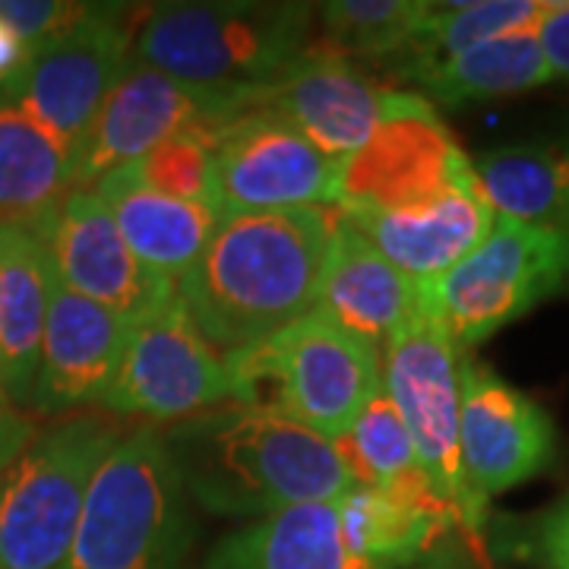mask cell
Listing matches in <instances>:
<instances>
[{
  "label": "cell",
  "mask_w": 569,
  "mask_h": 569,
  "mask_svg": "<svg viewBox=\"0 0 569 569\" xmlns=\"http://www.w3.org/2000/svg\"><path fill=\"white\" fill-rule=\"evenodd\" d=\"M200 569H387L351 545L339 497L272 512L222 538Z\"/></svg>",
  "instance_id": "7402d4cb"
},
{
  "label": "cell",
  "mask_w": 569,
  "mask_h": 569,
  "mask_svg": "<svg viewBox=\"0 0 569 569\" xmlns=\"http://www.w3.org/2000/svg\"><path fill=\"white\" fill-rule=\"evenodd\" d=\"M538 41H541L553 80L569 82V0L553 3V10L538 26Z\"/></svg>",
  "instance_id": "d6a6232c"
},
{
  "label": "cell",
  "mask_w": 569,
  "mask_h": 569,
  "mask_svg": "<svg viewBox=\"0 0 569 569\" xmlns=\"http://www.w3.org/2000/svg\"><path fill=\"white\" fill-rule=\"evenodd\" d=\"M471 181V159L437 108L415 92L392 89L370 140L342 162L339 209L399 212Z\"/></svg>",
  "instance_id": "8fae6325"
},
{
  "label": "cell",
  "mask_w": 569,
  "mask_h": 569,
  "mask_svg": "<svg viewBox=\"0 0 569 569\" xmlns=\"http://www.w3.org/2000/svg\"><path fill=\"white\" fill-rule=\"evenodd\" d=\"M73 187L77 152L0 99V224L29 228L44 238Z\"/></svg>",
  "instance_id": "603a6c76"
},
{
  "label": "cell",
  "mask_w": 569,
  "mask_h": 569,
  "mask_svg": "<svg viewBox=\"0 0 569 569\" xmlns=\"http://www.w3.org/2000/svg\"><path fill=\"white\" fill-rule=\"evenodd\" d=\"M545 82H553V73L541 51L538 29H529V32L490 39L466 54H456L418 73L408 86L433 108L437 104L462 108L488 99L519 96Z\"/></svg>",
  "instance_id": "d4e9b609"
},
{
  "label": "cell",
  "mask_w": 569,
  "mask_h": 569,
  "mask_svg": "<svg viewBox=\"0 0 569 569\" xmlns=\"http://www.w3.org/2000/svg\"><path fill=\"white\" fill-rule=\"evenodd\" d=\"M339 212H228L174 295L216 351L257 346L317 307Z\"/></svg>",
  "instance_id": "6da1fadb"
},
{
  "label": "cell",
  "mask_w": 569,
  "mask_h": 569,
  "mask_svg": "<svg viewBox=\"0 0 569 569\" xmlns=\"http://www.w3.org/2000/svg\"><path fill=\"white\" fill-rule=\"evenodd\" d=\"M224 367L238 402L269 408L329 443L383 392L380 348L351 336L320 310L257 346L224 355Z\"/></svg>",
  "instance_id": "277c9868"
},
{
  "label": "cell",
  "mask_w": 569,
  "mask_h": 569,
  "mask_svg": "<svg viewBox=\"0 0 569 569\" xmlns=\"http://www.w3.org/2000/svg\"><path fill=\"white\" fill-rule=\"evenodd\" d=\"M471 171L497 219L569 231V130L488 149L471 159Z\"/></svg>",
  "instance_id": "cb8c5ba5"
},
{
  "label": "cell",
  "mask_w": 569,
  "mask_h": 569,
  "mask_svg": "<svg viewBox=\"0 0 569 569\" xmlns=\"http://www.w3.org/2000/svg\"><path fill=\"white\" fill-rule=\"evenodd\" d=\"M123 425L80 415L39 430L0 481V569H61L82 503Z\"/></svg>",
  "instance_id": "8992f818"
},
{
  "label": "cell",
  "mask_w": 569,
  "mask_h": 569,
  "mask_svg": "<svg viewBox=\"0 0 569 569\" xmlns=\"http://www.w3.org/2000/svg\"><path fill=\"white\" fill-rule=\"evenodd\" d=\"M415 569H485V560L468 548V545H440L427 560H421Z\"/></svg>",
  "instance_id": "e575fe53"
},
{
  "label": "cell",
  "mask_w": 569,
  "mask_h": 569,
  "mask_svg": "<svg viewBox=\"0 0 569 569\" xmlns=\"http://www.w3.org/2000/svg\"><path fill=\"white\" fill-rule=\"evenodd\" d=\"M313 310L373 348H383L396 332L430 317L425 282L389 263L342 212Z\"/></svg>",
  "instance_id": "ac0fdd59"
},
{
  "label": "cell",
  "mask_w": 569,
  "mask_h": 569,
  "mask_svg": "<svg viewBox=\"0 0 569 569\" xmlns=\"http://www.w3.org/2000/svg\"><path fill=\"white\" fill-rule=\"evenodd\" d=\"M389 89L361 63L307 48L279 80L253 92V108L301 130L329 159H351L383 118Z\"/></svg>",
  "instance_id": "2e32d148"
},
{
  "label": "cell",
  "mask_w": 569,
  "mask_h": 569,
  "mask_svg": "<svg viewBox=\"0 0 569 569\" xmlns=\"http://www.w3.org/2000/svg\"><path fill=\"white\" fill-rule=\"evenodd\" d=\"M54 272L70 291L137 323L174 298V282L133 257L111 209L92 187H73L44 231Z\"/></svg>",
  "instance_id": "9a60e30c"
},
{
  "label": "cell",
  "mask_w": 569,
  "mask_h": 569,
  "mask_svg": "<svg viewBox=\"0 0 569 569\" xmlns=\"http://www.w3.org/2000/svg\"><path fill=\"white\" fill-rule=\"evenodd\" d=\"M212 178L222 216L339 206L342 162L282 118L250 108L216 137Z\"/></svg>",
  "instance_id": "5bb4252c"
},
{
  "label": "cell",
  "mask_w": 569,
  "mask_h": 569,
  "mask_svg": "<svg viewBox=\"0 0 569 569\" xmlns=\"http://www.w3.org/2000/svg\"><path fill=\"white\" fill-rule=\"evenodd\" d=\"M162 440L187 497L212 516L266 519L358 488L329 440L269 408H206Z\"/></svg>",
  "instance_id": "7a4b0ae2"
},
{
  "label": "cell",
  "mask_w": 569,
  "mask_h": 569,
  "mask_svg": "<svg viewBox=\"0 0 569 569\" xmlns=\"http://www.w3.org/2000/svg\"><path fill=\"white\" fill-rule=\"evenodd\" d=\"M459 351L430 317L396 332L380 348L383 389L406 421L418 466L433 493L456 516V526L468 545L466 488L459 459Z\"/></svg>",
  "instance_id": "4fadbf2b"
},
{
  "label": "cell",
  "mask_w": 569,
  "mask_h": 569,
  "mask_svg": "<svg viewBox=\"0 0 569 569\" xmlns=\"http://www.w3.org/2000/svg\"><path fill=\"white\" fill-rule=\"evenodd\" d=\"M509 550L538 569H569V493L509 535Z\"/></svg>",
  "instance_id": "f546056e"
},
{
  "label": "cell",
  "mask_w": 569,
  "mask_h": 569,
  "mask_svg": "<svg viewBox=\"0 0 569 569\" xmlns=\"http://www.w3.org/2000/svg\"><path fill=\"white\" fill-rule=\"evenodd\" d=\"M26 58H29V48L17 39V32L7 22L0 20V89L20 77Z\"/></svg>",
  "instance_id": "836d02e7"
},
{
  "label": "cell",
  "mask_w": 569,
  "mask_h": 569,
  "mask_svg": "<svg viewBox=\"0 0 569 569\" xmlns=\"http://www.w3.org/2000/svg\"><path fill=\"white\" fill-rule=\"evenodd\" d=\"M332 449L361 488H389L421 471L411 433L387 389L355 418V425L339 440H332Z\"/></svg>",
  "instance_id": "83f0119b"
},
{
  "label": "cell",
  "mask_w": 569,
  "mask_h": 569,
  "mask_svg": "<svg viewBox=\"0 0 569 569\" xmlns=\"http://www.w3.org/2000/svg\"><path fill=\"white\" fill-rule=\"evenodd\" d=\"M389 263L418 282H430L466 260L497 222L478 181L399 212L339 209Z\"/></svg>",
  "instance_id": "d6986e66"
},
{
  "label": "cell",
  "mask_w": 569,
  "mask_h": 569,
  "mask_svg": "<svg viewBox=\"0 0 569 569\" xmlns=\"http://www.w3.org/2000/svg\"><path fill=\"white\" fill-rule=\"evenodd\" d=\"M553 456L557 427L548 408L466 355L459 367V459L468 548L481 560L490 500L545 475Z\"/></svg>",
  "instance_id": "ba28073f"
},
{
  "label": "cell",
  "mask_w": 569,
  "mask_h": 569,
  "mask_svg": "<svg viewBox=\"0 0 569 569\" xmlns=\"http://www.w3.org/2000/svg\"><path fill=\"white\" fill-rule=\"evenodd\" d=\"M36 421L13 406L7 396H0V481L7 478L10 466L20 459V452L36 440Z\"/></svg>",
  "instance_id": "1f68e13d"
},
{
  "label": "cell",
  "mask_w": 569,
  "mask_h": 569,
  "mask_svg": "<svg viewBox=\"0 0 569 569\" xmlns=\"http://www.w3.org/2000/svg\"><path fill=\"white\" fill-rule=\"evenodd\" d=\"M133 164H137L142 181L164 197H174L183 203L216 206V178H212L216 137L181 133L174 140H164L162 146H156L152 152H146Z\"/></svg>",
  "instance_id": "f1b7e54d"
},
{
  "label": "cell",
  "mask_w": 569,
  "mask_h": 569,
  "mask_svg": "<svg viewBox=\"0 0 569 569\" xmlns=\"http://www.w3.org/2000/svg\"><path fill=\"white\" fill-rule=\"evenodd\" d=\"M313 3H164L146 13L133 58L216 89H263L310 48Z\"/></svg>",
  "instance_id": "5b68a950"
},
{
  "label": "cell",
  "mask_w": 569,
  "mask_h": 569,
  "mask_svg": "<svg viewBox=\"0 0 569 569\" xmlns=\"http://www.w3.org/2000/svg\"><path fill=\"white\" fill-rule=\"evenodd\" d=\"M427 313L459 351L569 288V231L497 219L449 272L425 282Z\"/></svg>",
  "instance_id": "52a82bcc"
},
{
  "label": "cell",
  "mask_w": 569,
  "mask_h": 569,
  "mask_svg": "<svg viewBox=\"0 0 569 569\" xmlns=\"http://www.w3.org/2000/svg\"><path fill=\"white\" fill-rule=\"evenodd\" d=\"M197 522L162 430H127L96 471L61 569H187Z\"/></svg>",
  "instance_id": "3957f363"
},
{
  "label": "cell",
  "mask_w": 569,
  "mask_h": 569,
  "mask_svg": "<svg viewBox=\"0 0 569 569\" xmlns=\"http://www.w3.org/2000/svg\"><path fill=\"white\" fill-rule=\"evenodd\" d=\"M127 339L130 323L123 317L70 291L54 272L32 411L63 415L82 406H102L121 370Z\"/></svg>",
  "instance_id": "e0dca14e"
},
{
  "label": "cell",
  "mask_w": 569,
  "mask_h": 569,
  "mask_svg": "<svg viewBox=\"0 0 569 569\" xmlns=\"http://www.w3.org/2000/svg\"><path fill=\"white\" fill-rule=\"evenodd\" d=\"M557 0H468V3H430L421 32L399 58L383 67L392 80L411 82L437 63L500 36L538 29Z\"/></svg>",
  "instance_id": "484cf974"
},
{
  "label": "cell",
  "mask_w": 569,
  "mask_h": 569,
  "mask_svg": "<svg viewBox=\"0 0 569 569\" xmlns=\"http://www.w3.org/2000/svg\"><path fill=\"white\" fill-rule=\"evenodd\" d=\"M253 92L183 82L130 58L77 149V187H92L181 133L219 137L253 108Z\"/></svg>",
  "instance_id": "30bf717a"
},
{
  "label": "cell",
  "mask_w": 569,
  "mask_h": 569,
  "mask_svg": "<svg viewBox=\"0 0 569 569\" xmlns=\"http://www.w3.org/2000/svg\"><path fill=\"white\" fill-rule=\"evenodd\" d=\"M51 279L54 263L44 238L29 228L0 224V389L13 406L29 411Z\"/></svg>",
  "instance_id": "44dd1931"
},
{
  "label": "cell",
  "mask_w": 569,
  "mask_h": 569,
  "mask_svg": "<svg viewBox=\"0 0 569 569\" xmlns=\"http://www.w3.org/2000/svg\"><path fill=\"white\" fill-rule=\"evenodd\" d=\"M234 399L224 355L203 339L187 307L174 295L142 320L130 323L114 387L102 408L114 418L183 421Z\"/></svg>",
  "instance_id": "7c38bea8"
},
{
  "label": "cell",
  "mask_w": 569,
  "mask_h": 569,
  "mask_svg": "<svg viewBox=\"0 0 569 569\" xmlns=\"http://www.w3.org/2000/svg\"><path fill=\"white\" fill-rule=\"evenodd\" d=\"M140 22L127 7L86 3L77 20L36 44L0 99L17 104L73 152L133 58Z\"/></svg>",
  "instance_id": "9c48e42d"
},
{
  "label": "cell",
  "mask_w": 569,
  "mask_h": 569,
  "mask_svg": "<svg viewBox=\"0 0 569 569\" xmlns=\"http://www.w3.org/2000/svg\"><path fill=\"white\" fill-rule=\"evenodd\" d=\"M430 3L425 0H332L317 10L320 39H310L326 54L387 67L421 32Z\"/></svg>",
  "instance_id": "4316f807"
},
{
  "label": "cell",
  "mask_w": 569,
  "mask_h": 569,
  "mask_svg": "<svg viewBox=\"0 0 569 569\" xmlns=\"http://www.w3.org/2000/svg\"><path fill=\"white\" fill-rule=\"evenodd\" d=\"M86 3H61V0H0V20L7 22L17 39L32 51L36 44L61 32L63 26L80 17Z\"/></svg>",
  "instance_id": "4dcf8cb0"
},
{
  "label": "cell",
  "mask_w": 569,
  "mask_h": 569,
  "mask_svg": "<svg viewBox=\"0 0 569 569\" xmlns=\"http://www.w3.org/2000/svg\"><path fill=\"white\" fill-rule=\"evenodd\" d=\"M92 190L111 209L133 257L174 284L200 260L222 222V212L216 206L183 203L152 190L133 162L108 171L92 183Z\"/></svg>",
  "instance_id": "ffe728a7"
}]
</instances>
